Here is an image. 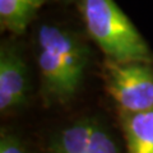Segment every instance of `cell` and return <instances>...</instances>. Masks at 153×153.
<instances>
[{"mask_svg":"<svg viewBox=\"0 0 153 153\" xmlns=\"http://www.w3.org/2000/svg\"><path fill=\"white\" fill-rule=\"evenodd\" d=\"M89 36L107 59L117 63H153L144 38L114 0H80Z\"/></svg>","mask_w":153,"mask_h":153,"instance_id":"1","label":"cell"},{"mask_svg":"<svg viewBox=\"0 0 153 153\" xmlns=\"http://www.w3.org/2000/svg\"><path fill=\"white\" fill-rule=\"evenodd\" d=\"M107 92L121 114L153 110V68L147 63L105 61Z\"/></svg>","mask_w":153,"mask_h":153,"instance_id":"2","label":"cell"},{"mask_svg":"<svg viewBox=\"0 0 153 153\" xmlns=\"http://www.w3.org/2000/svg\"><path fill=\"white\" fill-rule=\"evenodd\" d=\"M37 45L54 52L74 82L80 85L88 64V50L73 32L59 26L42 25L37 32Z\"/></svg>","mask_w":153,"mask_h":153,"instance_id":"3","label":"cell"},{"mask_svg":"<svg viewBox=\"0 0 153 153\" xmlns=\"http://www.w3.org/2000/svg\"><path fill=\"white\" fill-rule=\"evenodd\" d=\"M28 92L27 66L16 47L3 45L0 50V110L22 106Z\"/></svg>","mask_w":153,"mask_h":153,"instance_id":"4","label":"cell"},{"mask_svg":"<svg viewBox=\"0 0 153 153\" xmlns=\"http://www.w3.org/2000/svg\"><path fill=\"white\" fill-rule=\"evenodd\" d=\"M129 153H153V110L121 114Z\"/></svg>","mask_w":153,"mask_h":153,"instance_id":"5","label":"cell"},{"mask_svg":"<svg viewBox=\"0 0 153 153\" xmlns=\"http://www.w3.org/2000/svg\"><path fill=\"white\" fill-rule=\"evenodd\" d=\"M46 0H0V25L16 35H21Z\"/></svg>","mask_w":153,"mask_h":153,"instance_id":"6","label":"cell"},{"mask_svg":"<svg viewBox=\"0 0 153 153\" xmlns=\"http://www.w3.org/2000/svg\"><path fill=\"white\" fill-rule=\"evenodd\" d=\"M94 121L89 119L64 128L50 144V153H89Z\"/></svg>","mask_w":153,"mask_h":153,"instance_id":"7","label":"cell"},{"mask_svg":"<svg viewBox=\"0 0 153 153\" xmlns=\"http://www.w3.org/2000/svg\"><path fill=\"white\" fill-rule=\"evenodd\" d=\"M89 153H120L111 133L97 121H94L91 135Z\"/></svg>","mask_w":153,"mask_h":153,"instance_id":"8","label":"cell"},{"mask_svg":"<svg viewBox=\"0 0 153 153\" xmlns=\"http://www.w3.org/2000/svg\"><path fill=\"white\" fill-rule=\"evenodd\" d=\"M0 153H27L18 138L10 134H3L0 139Z\"/></svg>","mask_w":153,"mask_h":153,"instance_id":"9","label":"cell"}]
</instances>
